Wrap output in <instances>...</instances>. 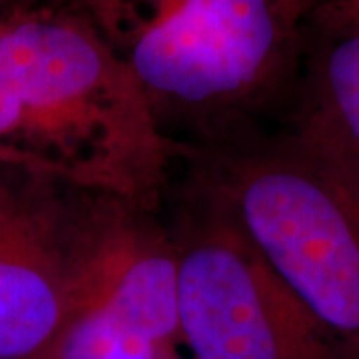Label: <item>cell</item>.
I'll list each match as a JSON object with an SVG mask.
<instances>
[{
	"label": "cell",
	"instance_id": "obj_1",
	"mask_svg": "<svg viewBox=\"0 0 359 359\" xmlns=\"http://www.w3.org/2000/svg\"><path fill=\"white\" fill-rule=\"evenodd\" d=\"M0 160L156 214L180 150L90 22L50 4H11L0 20Z\"/></svg>",
	"mask_w": 359,
	"mask_h": 359
},
{
	"label": "cell",
	"instance_id": "obj_2",
	"mask_svg": "<svg viewBox=\"0 0 359 359\" xmlns=\"http://www.w3.org/2000/svg\"><path fill=\"white\" fill-rule=\"evenodd\" d=\"M82 16L182 152L278 128L297 76L283 0H40Z\"/></svg>",
	"mask_w": 359,
	"mask_h": 359
},
{
	"label": "cell",
	"instance_id": "obj_3",
	"mask_svg": "<svg viewBox=\"0 0 359 359\" xmlns=\"http://www.w3.org/2000/svg\"><path fill=\"white\" fill-rule=\"evenodd\" d=\"M182 184L254 245L283 285L359 359V190L282 128L182 152Z\"/></svg>",
	"mask_w": 359,
	"mask_h": 359
},
{
	"label": "cell",
	"instance_id": "obj_4",
	"mask_svg": "<svg viewBox=\"0 0 359 359\" xmlns=\"http://www.w3.org/2000/svg\"><path fill=\"white\" fill-rule=\"evenodd\" d=\"M148 216L114 194L0 160V359H36L100 304Z\"/></svg>",
	"mask_w": 359,
	"mask_h": 359
},
{
	"label": "cell",
	"instance_id": "obj_5",
	"mask_svg": "<svg viewBox=\"0 0 359 359\" xmlns=\"http://www.w3.org/2000/svg\"><path fill=\"white\" fill-rule=\"evenodd\" d=\"M174 210L164 226L194 359H351L216 205L180 182Z\"/></svg>",
	"mask_w": 359,
	"mask_h": 359
},
{
	"label": "cell",
	"instance_id": "obj_6",
	"mask_svg": "<svg viewBox=\"0 0 359 359\" xmlns=\"http://www.w3.org/2000/svg\"><path fill=\"white\" fill-rule=\"evenodd\" d=\"M278 128L359 190V0H327L302 18L294 94Z\"/></svg>",
	"mask_w": 359,
	"mask_h": 359
},
{
	"label": "cell",
	"instance_id": "obj_7",
	"mask_svg": "<svg viewBox=\"0 0 359 359\" xmlns=\"http://www.w3.org/2000/svg\"><path fill=\"white\" fill-rule=\"evenodd\" d=\"M36 359H180L104 302L80 313Z\"/></svg>",
	"mask_w": 359,
	"mask_h": 359
},
{
	"label": "cell",
	"instance_id": "obj_8",
	"mask_svg": "<svg viewBox=\"0 0 359 359\" xmlns=\"http://www.w3.org/2000/svg\"><path fill=\"white\" fill-rule=\"evenodd\" d=\"M323 2H327V0H283V8H285V14L290 16V20L294 25H299L302 18L309 11H313L316 6H320Z\"/></svg>",
	"mask_w": 359,
	"mask_h": 359
},
{
	"label": "cell",
	"instance_id": "obj_9",
	"mask_svg": "<svg viewBox=\"0 0 359 359\" xmlns=\"http://www.w3.org/2000/svg\"><path fill=\"white\" fill-rule=\"evenodd\" d=\"M34 2H39V0H6V6H11V4H34Z\"/></svg>",
	"mask_w": 359,
	"mask_h": 359
},
{
	"label": "cell",
	"instance_id": "obj_10",
	"mask_svg": "<svg viewBox=\"0 0 359 359\" xmlns=\"http://www.w3.org/2000/svg\"><path fill=\"white\" fill-rule=\"evenodd\" d=\"M6 11V0H0V20H2V14Z\"/></svg>",
	"mask_w": 359,
	"mask_h": 359
}]
</instances>
